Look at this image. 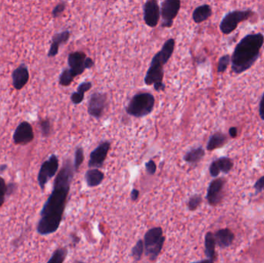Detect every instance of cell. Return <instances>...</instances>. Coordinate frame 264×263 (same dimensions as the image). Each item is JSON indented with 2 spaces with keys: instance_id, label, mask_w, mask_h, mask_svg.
<instances>
[{
  "instance_id": "cell-27",
  "label": "cell",
  "mask_w": 264,
  "mask_h": 263,
  "mask_svg": "<svg viewBox=\"0 0 264 263\" xmlns=\"http://www.w3.org/2000/svg\"><path fill=\"white\" fill-rule=\"evenodd\" d=\"M75 77L73 76L69 68L64 69L59 78V84L63 87H68L74 81Z\"/></svg>"
},
{
  "instance_id": "cell-15",
  "label": "cell",
  "mask_w": 264,
  "mask_h": 263,
  "mask_svg": "<svg viewBox=\"0 0 264 263\" xmlns=\"http://www.w3.org/2000/svg\"><path fill=\"white\" fill-rule=\"evenodd\" d=\"M29 79V69L25 63H21L12 73V83L16 90H22Z\"/></svg>"
},
{
  "instance_id": "cell-13",
  "label": "cell",
  "mask_w": 264,
  "mask_h": 263,
  "mask_svg": "<svg viewBox=\"0 0 264 263\" xmlns=\"http://www.w3.org/2000/svg\"><path fill=\"white\" fill-rule=\"evenodd\" d=\"M110 148V143L105 141L97 147L90 155L88 161V167L91 168H102L105 164V160L107 158V154Z\"/></svg>"
},
{
  "instance_id": "cell-44",
  "label": "cell",
  "mask_w": 264,
  "mask_h": 263,
  "mask_svg": "<svg viewBox=\"0 0 264 263\" xmlns=\"http://www.w3.org/2000/svg\"><path fill=\"white\" fill-rule=\"evenodd\" d=\"M83 263V262H82V261H75V263Z\"/></svg>"
},
{
  "instance_id": "cell-14",
  "label": "cell",
  "mask_w": 264,
  "mask_h": 263,
  "mask_svg": "<svg viewBox=\"0 0 264 263\" xmlns=\"http://www.w3.org/2000/svg\"><path fill=\"white\" fill-rule=\"evenodd\" d=\"M144 21L148 26L154 28L159 22L160 7L156 0H148L144 5Z\"/></svg>"
},
{
  "instance_id": "cell-19",
  "label": "cell",
  "mask_w": 264,
  "mask_h": 263,
  "mask_svg": "<svg viewBox=\"0 0 264 263\" xmlns=\"http://www.w3.org/2000/svg\"><path fill=\"white\" fill-rule=\"evenodd\" d=\"M215 244L222 249L230 246L234 242L235 236L234 233L229 229H219L214 234Z\"/></svg>"
},
{
  "instance_id": "cell-8",
  "label": "cell",
  "mask_w": 264,
  "mask_h": 263,
  "mask_svg": "<svg viewBox=\"0 0 264 263\" xmlns=\"http://www.w3.org/2000/svg\"><path fill=\"white\" fill-rule=\"evenodd\" d=\"M164 79V69L163 66L158 62H151L150 67L147 71L145 77V83L148 86L154 85L155 90L160 92L165 91V84L163 83Z\"/></svg>"
},
{
  "instance_id": "cell-43",
  "label": "cell",
  "mask_w": 264,
  "mask_h": 263,
  "mask_svg": "<svg viewBox=\"0 0 264 263\" xmlns=\"http://www.w3.org/2000/svg\"><path fill=\"white\" fill-rule=\"evenodd\" d=\"M7 168V165L6 164H1L0 165V172H4Z\"/></svg>"
},
{
  "instance_id": "cell-25",
  "label": "cell",
  "mask_w": 264,
  "mask_h": 263,
  "mask_svg": "<svg viewBox=\"0 0 264 263\" xmlns=\"http://www.w3.org/2000/svg\"><path fill=\"white\" fill-rule=\"evenodd\" d=\"M68 255V249L65 247L57 248L53 252L47 263H63L67 259Z\"/></svg>"
},
{
  "instance_id": "cell-20",
  "label": "cell",
  "mask_w": 264,
  "mask_h": 263,
  "mask_svg": "<svg viewBox=\"0 0 264 263\" xmlns=\"http://www.w3.org/2000/svg\"><path fill=\"white\" fill-rule=\"evenodd\" d=\"M86 184L89 187H95L102 184L105 179V174L97 168H91L86 171L84 175Z\"/></svg>"
},
{
  "instance_id": "cell-24",
  "label": "cell",
  "mask_w": 264,
  "mask_h": 263,
  "mask_svg": "<svg viewBox=\"0 0 264 263\" xmlns=\"http://www.w3.org/2000/svg\"><path fill=\"white\" fill-rule=\"evenodd\" d=\"M205 154H206L205 150L202 147H199V148L191 149L186 152V154L184 155L183 159L188 164H197L203 158Z\"/></svg>"
},
{
  "instance_id": "cell-18",
  "label": "cell",
  "mask_w": 264,
  "mask_h": 263,
  "mask_svg": "<svg viewBox=\"0 0 264 263\" xmlns=\"http://www.w3.org/2000/svg\"><path fill=\"white\" fill-rule=\"evenodd\" d=\"M70 36H71V32L69 30L62 31L60 33L53 35L47 56L48 57L56 56L59 53L60 46L66 44L69 40Z\"/></svg>"
},
{
  "instance_id": "cell-26",
  "label": "cell",
  "mask_w": 264,
  "mask_h": 263,
  "mask_svg": "<svg viewBox=\"0 0 264 263\" xmlns=\"http://www.w3.org/2000/svg\"><path fill=\"white\" fill-rule=\"evenodd\" d=\"M145 252L143 240L139 239L132 249V256L135 262L140 261Z\"/></svg>"
},
{
  "instance_id": "cell-16",
  "label": "cell",
  "mask_w": 264,
  "mask_h": 263,
  "mask_svg": "<svg viewBox=\"0 0 264 263\" xmlns=\"http://www.w3.org/2000/svg\"><path fill=\"white\" fill-rule=\"evenodd\" d=\"M234 167V162L230 158L221 157L213 160L210 166V174L213 178L219 176L220 172L228 174Z\"/></svg>"
},
{
  "instance_id": "cell-31",
  "label": "cell",
  "mask_w": 264,
  "mask_h": 263,
  "mask_svg": "<svg viewBox=\"0 0 264 263\" xmlns=\"http://www.w3.org/2000/svg\"><path fill=\"white\" fill-rule=\"evenodd\" d=\"M6 195H8V184L5 179L0 176V208L5 203Z\"/></svg>"
},
{
  "instance_id": "cell-23",
  "label": "cell",
  "mask_w": 264,
  "mask_h": 263,
  "mask_svg": "<svg viewBox=\"0 0 264 263\" xmlns=\"http://www.w3.org/2000/svg\"><path fill=\"white\" fill-rule=\"evenodd\" d=\"M215 241L213 233L209 232L205 236V254L207 259L215 261L216 258L215 254Z\"/></svg>"
},
{
  "instance_id": "cell-10",
  "label": "cell",
  "mask_w": 264,
  "mask_h": 263,
  "mask_svg": "<svg viewBox=\"0 0 264 263\" xmlns=\"http://www.w3.org/2000/svg\"><path fill=\"white\" fill-rule=\"evenodd\" d=\"M107 106V94L106 93H94L89 99L87 113L94 118L100 119L103 117Z\"/></svg>"
},
{
  "instance_id": "cell-1",
  "label": "cell",
  "mask_w": 264,
  "mask_h": 263,
  "mask_svg": "<svg viewBox=\"0 0 264 263\" xmlns=\"http://www.w3.org/2000/svg\"><path fill=\"white\" fill-rule=\"evenodd\" d=\"M75 173L71 160H64L55 178L51 195L40 211V218L36 225V232L40 236L53 234L60 228Z\"/></svg>"
},
{
  "instance_id": "cell-21",
  "label": "cell",
  "mask_w": 264,
  "mask_h": 263,
  "mask_svg": "<svg viewBox=\"0 0 264 263\" xmlns=\"http://www.w3.org/2000/svg\"><path fill=\"white\" fill-rule=\"evenodd\" d=\"M212 7L208 4H203L195 8L192 13V20L195 24H201L212 16Z\"/></svg>"
},
{
  "instance_id": "cell-30",
  "label": "cell",
  "mask_w": 264,
  "mask_h": 263,
  "mask_svg": "<svg viewBox=\"0 0 264 263\" xmlns=\"http://www.w3.org/2000/svg\"><path fill=\"white\" fill-rule=\"evenodd\" d=\"M40 125V131H41L42 135L43 137H47L51 135V123L49 119H42L39 122Z\"/></svg>"
},
{
  "instance_id": "cell-34",
  "label": "cell",
  "mask_w": 264,
  "mask_h": 263,
  "mask_svg": "<svg viewBox=\"0 0 264 263\" xmlns=\"http://www.w3.org/2000/svg\"><path fill=\"white\" fill-rule=\"evenodd\" d=\"M145 170L149 175H154L156 173L157 165L154 160H149L148 162L145 163Z\"/></svg>"
},
{
  "instance_id": "cell-9",
  "label": "cell",
  "mask_w": 264,
  "mask_h": 263,
  "mask_svg": "<svg viewBox=\"0 0 264 263\" xmlns=\"http://www.w3.org/2000/svg\"><path fill=\"white\" fill-rule=\"evenodd\" d=\"M181 8V2L179 0H165L161 2L160 8L163 28H171L173 24L174 19L177 17Z\"/></svg>"
},
{
  "instance_id": "cell-28",
  "label": "cell",
  "mask_w": 264,
  "mask_h": 263,
  "mask_svg": "<svg viewBox=\"0 0 264 263\" xmlns=\"http://www.w3.org/2000/svg\"><path fill=\"white\" fill-rule=\"evenodd\" d=\"M203 202V197L199 194H195L188 198L187 206L189 211H194L200 206Z\"/></svg>"
},
{
  "instance_id": "cell-2",
  "label": "cell",
  "mask_w": 264,
  "mask_h": 263,
  "mask_svg": "<svg viewBox=\"0 0 264 263\" xmlns=\"http://www.w3.org/2000/svg\"><path fill=\"white\" fill-rule=\"evenodd\" d=\"M264 44L262 33H253L245 36L238 43L231 57L232 70L239 74L248 71L258 60Z\"/></svg>"
},
{
  "instance_id": "cell-37",
  "label": "cell",
  "mask_w": 264,
  "mask_h": 263,
  "mask_svg": "<svg viewBox=\"0 0 264 263\" xmlns=\"http://www.w3.org/2000/svg\"><path fill=\"white\" fill-rule=\"evenodd\" d=\"M253 187L257 191V192H261V191H264V176L261 177L257 181Z\"/></svg>"
},
{
  "instance_id": "cell-3",
  "label": "cell",
  "mask_w": 264,
  "mask_h": 263,
  "mask_svg": "<svg viewBox=\"0 0 264 263\" xmlns=\"http://www.w3.org/2000/svg\"><path fill=\"white\" fill-rule=\"evenodd\" d=\"M156 99L150 93L141 92L132 97L125 107L127 114L134 117H143L152 113Z\"/></svg>"
},
{
  "instance_id": "cell-17",
  "label": "cell",
  "mask_w": 264,
  "mask_h": 263,
  "mask_svg": "<svg viewBox=\"0 0 264 263\" xmlns=\"http://www.w3.org/2000/svg\"><path fill=\"white\" fill-rule=\"evenodd\" d=\"M175 47H176L175 40L172 38L168 39L167 41H165V44L161 47V49L153 56L152 60L158 62L162 66L165 65L172 56V53L175 51Z\"/></svg>"
},
{
  "instance_id": "cell-4",
  "label": "cell",
  "mask_w": 264,
  "mask_h": 263,
  "mask_svg": "<svg viewBox=\"0 0 264 263\" xmlns=\"http://www.w3.org/2000/svg\"><path fill=\"white\" fill-rule=\"evenodd\" d=\"M145 255L151 262H156L162 250L165 237L161 227H153L147 231L144 236Z\"/></svg>"
},
{
  "instance_id": "cell-12",
  "label": "cell",
  "mask_w": 264,
  "mask_h": 263,
  "mask_svg": "<svg viewBox=\"0 0 264 263\" xmlns=\"http://www.w3.org/2000/svg\"><path fill=\"white\" fill-rule=\"evenodd\" d=\"M226 180L223 178L215 179L210 182L207 193V200L211 206H216L223 198V188Z\"/></svg>"
},
{
  "instance_id": "cell-5",
  "label": "cell",
  "mask_w": 264,
  "mask_h": 263,
  "mask_svg": "<svg viewBox=\"0 0 264 263\" xmlns=\"http://www.w3.org/2000/svg\"><path fill=\"white\" fill-rule=\"evenodd\" d=\"M253 15L250 9L245 10H234L230 12L223 17L219 25V29L223 34H230L242 21L249 20Z\"/></svg>"
},
{
  "instance_id": "cell-29",
  "label": "cell",
  "mask_w": 264,
  "mask_h": 263,
  "mask_svg": "<svg viewBox=\"0 0 264 263\" xmlns=\"http://www.w3.org/2000/svg\"><path fill=\"white\" fill-rule=\"evenodd\" d=\"M83 160H84V154H83V148L80 146L78 147L75 150V160H74V167L76 172L83 164Z\"/></svg>"
},
{
  "instance_id": "cell-22",
  "label": "cell",
  "mask_w": 264,
  "mask_h": 263,
  "mask_svg": "<svg viewBox=\"0 0 264 263\" xmlns=\"http://www.w3.org/2000/svg\"><path fill=\"white\" fill-rule=\"evenodd\" d=\"M228 137L222 132H215L209 139L207 143V150L209 152H212L214 150L222 148L227 143Z\"/></svg>"
},
{
  "instance_id": "cell-32",
  "label": "cell",
  "mask_w": 264,
  "mask_h": 263,
  "mask_svg": "<svg viewBox=\"0 0 264 263\" xmlns=\"http://www.w3.org/2000/svg\"><path fill=\"white\" fill-rule=\"evenodd\" d=\"M230 60H231V58H230V55L228 54L224 55V56L220 57L219 62H218L217 72L219 74L224 73L226 71V69H227L229 64H230Z\"/></svg>"
},
{
  "instance_id": "cell-11",
  "label": "cell",
  "mask_w": 264,
  "mask_h": 263,
  "mask_svg": "<svg viewBox=\"0 0 264 263\" xmlns=\"http://www.w3.org/2000/svg\"><path fill=\"white\" fill-rule=\"evenodd\" d=\"M34 139L33 126L28 121H22L19 124L13 133V140L17 145H26Z\"/></svg>"
},
{
  "instance_id": "cell-36",
  "label": "cell",
  "mask_w": 264,
  "mask_h": 263,
  "mask_svg": "<svg viewBox=\"0 0 264 263\" xmlns=\"http://www.w3.org/2000/svg\"><path fill=\"white\" fill-rule=\"evenodd\" d=\"M84 99V94H80V93L74 92L71 96V102L74 105H80L82 101Z\"/></svg>"
},
{
  "instance_id": "cell-40",
  "label": "cell",
  "mask_w": 264,
  "mask_h": 263,
  "mask_svg": "<svg viewBox=\"0 0 264 263\" xmlns=\"http://www.w3.org/2000/svg\"><path fill=\"white\" fill-rule=\"evenodd\" d=\"M237 133H238V131H237V128L233 127V128H230V130H229V134H230V137H236L237 136Z\"/></svg>"
},
{
  "instance_id": "cell-41",
  "label": "cell",
  "mask_w": 264,
  "mask_h": 263,
  "mask_svg": "<svg viewBox=\"0 0 264 263\" xmlns=\"http://www.w3.org/2000/svg\"><path fill=\"white\" fill-rule=\"evenodd\" d=\"M71 236H72V241L73 243L75 244V245H77V244L80 241V238L78 237L77 235H71Z\"/></svg>"
},
{
  "instance_id": "cell-6",
  "label": "cell",
  "mask_w": 264,
  "mask_h": 263,
  "mask_svg": "<svg viewBox=\"0 0 264 263\" xmlns=\"http://www.w3.org/2000/svg\"><path fill=\"white\" fill-rule=\"evenodd\" d=\"M59 159L56 155H51L49 158L42 163L37 175V182L42 191L45 190L47 183L57 175Z\"/></svg>"
},
{
  "instance_id": "cell-7",
  "label": "cell",
  "mask_w": 264,
  "mask_h": 263,
  "mask_svg": "<svg viewBox=\"0 0 264 263\" xmlns=\"http://www.w3.org/2000/svg\"><path fill=\"white\" fill-rule=\"evenodd\" d=\"M67 63L73 76H80L87 69L92 68L94 66V60L81 51L73 52L68 55Z\"/></svg>"
},
{
  "instance_id": "cell-39",
  "label": "cell",
  "mask_w": 264,
  "mask_h": 263,
  "mask_svg": "<svg viewBox=\"0 0 264 263\" xmlns=\"http://www.w3.org/2000/svg\"><path fill=\"white\" fill-rule=\"evenodd\" d=\"M140 196V191L136 188L132 189V191H131V200L132 202H136L139 198Z\"/></svg>"
},
{
  "instance_id": "cell-38",
  "label": "cell",
  "mask_w": 264,
  "mask_h": 263,
  "mask_svg": "<svg viewBox=\"0 0 264 263\" xmlns=\"http://www.w3.org/2000/svg\"><path fill=\"white\" fill-rule=\"evenodd\" d=\"M259 114H260L261 119L264 121V93L263 94L262 98H261V102H260Z\"/></svg>"
},
{
  "instance_id": "cell-42",
  "label": "cell",
  "mask_w": 264,
  "mask_h": 263,
  "mask_svg": "<svg viewBox=\"0 0 264 263\" xmlns=\"http://www.w3.org/2000/svg\"><path fill=\"white\" fill-rule=\"evenodd\" d=\"M192 263H214V261L210 260V259H206V260H200V261L193 262Z\"/></svg>"
},
{
  "instance_id": "cell-33",
  "label": "cell",
  "mask_w": 264,
  "mask_h": 263,
  "mask_svg": "<svg viewBox=\"0 0 264 263\" xmlns=\"http://www.w3.org/2000/svg\"><path fill=\"white\" fill-rule=\"evenodd\" d=\"M66 2H61L60 3H58L56 6H55L52 10V16L53 18L56 19L58 17H60L62 14H63V12L66 9Z\"/></svg>"
},
{
  "instance_id": "cell-35",
  "label": "cell",
  "mask_w": 264,
  "mask_h": 263,
  "mask_svg": "<svg viewBox=\"0 0 264 263\" xmlns=\"http://www.w3.org/2000/svg\"><path fill=\"white\" fill-rule=\"evenodd\" d=\"M91 87H92V83H91V82H83V83H80V84L78 86L77 92L80 93V94H85L86 92H87L88 90H91Z\"/></svg>"
}]
</instances>
